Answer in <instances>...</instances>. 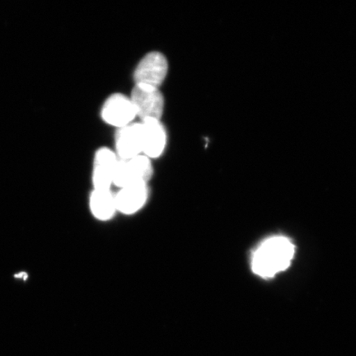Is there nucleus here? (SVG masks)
Listing matches in <instances>:
<instances>
[{
  "label": "nucleus",
  "instance_id": "f257e3e1",
  "mask_svg": "<svg viewBox=\"0 0 356 356\" xmlns=\"http://www.w3.org/2000/svg\"><path fill=\"white\" fill-rule=\"evenodd\" d=\"M296 247L291 240L275 235L264 240L252 256V270L261 278H273L291 266Z\"/></svg>",
  "mask_w": 356,
  "mask_h": 356
},
{
  "label": "nucleus",
  "instance_id": "f03ea898",
  "mask_svg": "<svg viewBox=\"0 0 356 356\" xmlns=\"http://www.w3.org/2000/svg\"><path fill=\"white\" fill-rule=\"evenodd\" d=\"M152 175V163L145 155L119 159L113 173V184L121 189L131 185L147 184Z\"/></svg>",
  "mask_w": 356,
  "mask_h": 356
},
{
  "label": "nucleus",
  "instance_id": "7ed1b4c3",
  "mask_svg": "<svg viewBox=\"0 0 356 356\" xmlns=\"http://www.w3.org/2000/svg\"><path fill=\"white\" fill-rule=\"evenodd\" d=\"M131 100L137 117L144 120H159L162 118L164 99L159 88L136 84L133 88Z\"/></svg>",
  "mask_w": 356,
  "mask_h": 356
},
{
  "label": "nucleus",
  "instance_id": "20e7f679",
  "mask_svg": "<svg viewBox=\"0 0 356 356\" xmlns=\"http://www.w3.org/2000/svg\"><path fill=\"white\" fill-rule=\"evenodd\" d=\"M168 70L166 57L160 52H150L138 64L134 79L136 84L159 88L165 79Z\"/></svg>",
  "mask_w": 356,
  "mask_h": 356
},
{
  "label": "nucleus",
  "instance_id": "39448f33",
  "mask_svg": "<svg viewBox=\"0 0 356 356\" xmlns=\"http://www.w3.org/2000/svg\"><path fill=\"white\" fill-rule=\"evenodd\" d=\"M101 114L106 123L118 128L128 126L137 117L131 99L121 93H115L106 100Z\"/></svg>",
  "mask_w": 356,
  "mask_h": 356
},
{
  "label": "nucleus",
  "instance_id": "423d86ee",
  "mask_svg": "<svg viewBox=\"0 0 356 356\" xmlns=\"http://www.w3.org/2000/svg\"><path fill=\"white\" fill-rule=\"evenodd\" d=\"M141 124L142 153L149 159L159 158L167 144L165 128L159 120H144Z\"/></svg>",
  "mask_w": 356,
  "mask_h": 356
},
{
  "label": "nucleus",
  "instance_id": "0eeeda50",
  "mask_svg": "<svg viewBox=\"0 0 356 356\" xmlns=\"http://www.w3.org/2000/svg\"><path fill=\"white\" fill-rule=\"evenodd\" d=\"M118 156L108 148L97 151L93 167L92 181L95 191H110L113 184V173L118 162Z\"/></svg>",
  "mask_w": 356,
  "mask_h": 356
},
{
  "label": "nucleus",
  "instance_id": "6e6552de",
  "mask_svg": "<svg viewBox=\"0 0 356 356\" xmlns=\"http://www.w3.org/2000/svg\"><path fill=\"white\" fill-rule=\"evenodd\" d=\"M115 149L120 159L128 160L142 153L140 123H131L119 128L115 135Z\"/></svg>",
  "mask_w": 356,
  "mask_h": 356
},
{
  "label": "nucleus",
  "instance_id": "1a4fd4ad",
  "mask_svg": "<svg viewBox=\"0 0 356 356\" xmlns=\"http://www.w3.org/2000/svg\"><path fill=\"white\" fill-rule=\"evenodd\" d=\"M149 197L147 184H136L126 186L115 197L117 211L126 215H131L145 206Z\"/></svg>",
  "mask_w": 356,
  "mask_h": 356
},
{
  "label": "nucleus",
  "instance_id": "9d476101",
  "mask_svg": "<svg viewBox=\"0 0 356 356\" xmlns=\"http://www.w3.org/2000/svg\"><path fill=\"white\" fill-rule=\"evenodd\" d=\"M91 211L97 219L108 220L117 211L115 197L110 191H93L90 197Z\"/></svg>",
  "mask_w": 356,
  "mask_h": 356
},
{
  "label": "nucleus",
  "instance_id": "9b49d317",
  "mask_svg": "<svg viewBox=\"0 0 356 356\" xmlns=\"http://www.w3.org/2000/svg\"><path fill=\"white\" fill-rule=\"evenodd\" d=\"M15 277L16 278L24 279V280H26V279H28V274H26L25 273H21L19 274L16 275Z\"/></svg>",
  "mask_w": 356,
  "mask_h": 356
}]
</instances>
